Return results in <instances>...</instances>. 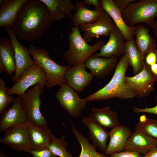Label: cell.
<instances>
[{
	"label": "cell",
	"instance_id": "obj_8",
	"mask_svg": "<svg viewBox=\"0 0 157 157\" xmlns=\"http://www.w3.org/2000/svg\"><path fill=\"white\" fill-rule=\"evenodd\" d=\"M60 86V88L55 95L60 106L74 118L81 115L88 101L85 98H81L74 90L67 83Z\"/></svg>",
	"mask_w": 157,
	"mask_h": 157
},
{
	"label": "cell",
	"instance_id": "obj_32",
	"mask_svg": "<svg viewBox=\"0 0 157 157\" xmlns=\"http://www.w3.org/2000/svg\"><path fill=\"white\" fill-rule=\"evenodd\" d=\"M129 66L128 57L125 53L122 56L118 62L115 69L114 74L110 82L119 84L125 83V73Z\"/></svg>",
	"mask_w": 157,
	"mask_h": 157
},
{
	"label": "cell",
	"instance_id": "obj_23",
	"mask_svg": "<svg viewBox=\"0 0 157 157\" xmlns=\"http://www.w3.org/2000/svg\"><path fill=\"white\" fill-rule=\"evenodd\" d=\"M46 7L54 20L71 18L76 9L70 0H40Z\"/></svg>",
	"mask_w": 157,
	"mask_h": 157
},
{
	"label": "cell",
	"instance_id": "obj_3",
	"mask_svg": "<svg viewBox=\"0 0 157 157\" xmlns=\"http://www.w3.org/2000/svg\"><path fill=\"white\" fill-rule=\"evenodd\" d=\"M28 49L35 63L41 67L46 73L48 88L67 83L65 75L70 65L62 66L54 61L48 52L44 49L39 48L33 43L29 45Z\"/></svg>",
	"mask_w": 157,
	"mask_h": 157
},
{
	"label": "cell",
	"instance_id": "obj_41",
	"mask_svg": "<svg viewBox=\"0 0 157 157\" xmlns=\"http://www.w3.org/2000/svg\"><path fill=\"white\" fill-rule=\"evenodd\" d=\"M150 67L152 72L157 77V63L150 66Z\"/></svg>",
	"mask_w": 157,
	"mask_h": 157
},
{
	"label": "cell",
	"instance_id": "obj_26",
	"mask_svg": "<svg viewBox=\"0 0 157 157\" xmlns=\"http://www.w3.org/2000/svg\"><path fill=\"white\" fill-rule=\"evenodd\" d=\"M98 123L104 128L112 129L119 125L117 113L110 110L109 106L101 108L92 107L90 115Z\"/></svg>",
	"mask_w": 157,
	"mask_h": 157
},
{
	"label": "cell",
	"instance_id": "obj_10",
	"mask_svg": "<svg viewBox=\"0 0 157 157\" xmlns=\"http://www.w3.org/2000/svg\"><path fill=\"white\" fill-rule=\"evenodd\" d=\"M84 33L83 38L87 42L100 36H109L110 31L117 28L109 15L103 10L99 19L95 22L80 25Z\"/></svg>",
	"mask_w": 157,
	"mask_h": 157
},
{
	"label": "cell",
	"instance_id": "obj_38",
	"mask_svg": "<svg viewBox=\"0 0 157 157\" xmlns=\"http://www.w3.org/2000/svg\"><path fill=\"white\" fill-rule=\"evenodd\" d=\"M116 6L121 10L126 8L131 3L136 0H113Z\"/></svg>",
	"mask_w": 157,
	"mask_h": 157
},
{
	"label": "cell",
	"instance_id": "obj_33",
	"mask_svg": "<svg viewBox=\"0 0 157 157\" xmlns=\"http://www.w3.org/2000/svg\"><path fill=\"white\" fill-rule=\"evenodd\" d=\"M8 88L3 79L0 78V113L3 114L11 102L14 100V97L6 93Z\"/></svg>",
	"mask_w": 157,
	"mask_h": 157
},
{
	"label": "cell",
	"instance_id": "obj_18",
	"mask_svg": "<svg viewBox=\"0 0 157 157\" xmlns=\"http://www.w3.org/2000/svg\"><path fill=\"white\" fill-rule=\"evenodd\" d=\"M103 10L109 15L117 28L123 36L126 41L134 39V27L127 26L124 20L121 10L115 5L113 0H101Z\"/></svg>",
	"mask_w": 157,
	"mask_h": 157
},
{
	"label": "cell",
	"instance_id": "obj_13",
	"mask_svg": "<svg viewBox=\"0 0 157 157\" xmlns=\"http://www.w3.org/2000/svg\"><path fill=\"white\" fill-rule=\"evenodd\" d=\"M13 102L12 106L1 114L0 120L1 131L28 122L23 109L21 97L18 96Z\"/></svg>",
	"mask_w": 157,
	"mask_h": 157
},
{
	"label": "cell",
	"instance_id": "obj_40",
	"mask_svg": "<svg viewBox=\"0 0 157 157\" xmlns=\"http://www.w3.org/2000/svg\"><path fill=\"white\" fill-rule=\"evenodd\" d=\"M142 157H157V147H155L142 156Z\"/></svg>",
	"mask_w": 157,
	"mask_h": 157
},
{
	"label": "cell",
	"instance_id": "obj_16",
	"mask_svg": "<svg viewBox=\"0 0 157 157\" xmlns=\"http://www.w3.org/2000/svg\"><path fill=\"white\" fill-rule=\"evenodd\" d=\"M109 39L100 50L95 54L99 57L109 58L112 56H122L125 53L126 41L119 30L117 28L111 30Z\"/></svg>",
	"mask_w": 157,
	"mask_h": 157
},
{
	"label": "cell",
	"instance_id": "obj_30",
	"mask_svg": "<svg viewBox=\"0 0 157 157\" xmlns=\"http://www.w3.org/2000/svg\"><path fill=\"white\" fill-rule=\"evenodd\" d=\"M135 129L144 133L157 142V119L148 118L145 115H142Z\"/></svg>",
	"mask_w": 157,
	"mask_h": 157
},
{
	"label": "cell",
	"instance_id": "obj_17",
	"mask_svg": "<svg viewBox=\"0 0 157 157\" xmlns=\"http://www.w3.org/2000/svg\"><path fill=\"white\" fill-rule=\"evenodd\" d=\"M31 150L48 147L52 134L47 125L28 122L27 124Z\"/></svg>",
	"mask_w": 157,
	"mask_h": 157
},
{
	"label": "cell",
	"instance_id": "obj_29",
	"mask_svg": "<svg viewBox=\"0 0 157 157\" xmlns=\"http://www.w3.org/2000/svg\"><path fill=\"white\" fill-rule=\"evenodd\" d=\"M72 131L81 145V151L78 157H110L96 151V147L89 142L88 140L77 130L74 125Z\"/></svg>",
	"mask_w": 157,
	"mask_h": 157
},
{
	"label": "cell",
	"instance_id": "obj_15",
	"mask_svg": "<svg viewBox=\"0 0 157 157\" xmlns=\"http://www.w3.org/2000/svg\"><path fill=\"white\" fill-rule=\"evenodd\" d=\"M117 63V57L112 56L107 58L93 54L86 60L84 64L94 77L100 78L110 75L115 69Z\"/></svg>",
	"mask_w": 157,
	"mask_h": 157
},
{
	"label": "cell",
	"instance_id": "obj_25",
	"mask_svg": "<svg viewBox=\"0 0 157 157\" xmlns=\"http://www.w3.org/2000/svg\"><path fill=\"white\" fill-rule=\"evenodd\" d=\"M75 5L76 11L71 17L73 25L75 27L95 22L103 10L96 8L93 10L89 9L86 7L84 1H78Z\"/></svg>",
	"mask_w": 157,
	"mask_h": 157
},
{
	"label": "cell",
	"instance_id": "obj_35",
	"mask_svg": "<svg viewBox=\"0 0 157 157\" xmlns=\"http://www.w3.org/2000/svg\"><path fill=\"white\" fill-rule=\"evenodd\" d=\"M110 157H142L141 154L132 151L124 150L123 151L113 154Z\"/></svg>",
	"mask_w": 157,
	"mask_h": 157
},
{
	"label": "cell",
	"instance_id": "obj_24",
	"mask_svg": "<svg viewBox=\"0 0 157 157\" xmlns=\"http://www.w3.org/2000/svg\"><path fill=\"white\" fill-rule=\"evenodd\" d=\"M26 0H3L0 3V27H13L21 7Z\"/></svg>",
	"mask_w": 157,
	"mask_h": 157
},
{
	"label": "cell",
	"instance_id": "obj_27",
	"mask_svg": "<svg viewBox=\"0 0 157 157\" xmlns=\"http://www.w3.org/2000/svg\"><path fill=\"white\" fill-rule=\"evenodd\" d=\"M0 60L6 67L7 74L11 76L15 72L16 62L14 48L10 38L0 39Z\"/></svg>",
	"mask_w": 157,
	"mask_h": 157
},
{
	"label": "cell",
	"instance_id": "obj_21",
	"mask_svg": "<svg viewBox=\"0 0 157 157\" xmlns=\"http://www.w3.org/2000/svg\"><path fill=\"white\" fill-rule=\"evenodd\" d=\"M81 121L89 129L92 144L105 152L107 146V141L110 131H107L104 127L96 122L90 115L83 118Z\"/></svg>",
	"mask_w": 157,
	"mask_h": 157
},
{
	"label": "cell",
	"instance_id": "obj_14",
	"mask_svg": "<svg viewBox=\"0 0 157 157\" xmlns=\"http://www.w3.org/2000/svg\"><path fill=\"white\" fill-rule=\"evenodd\" d=\"M68 85L77 92H81L92 82L94 76L85 70L84 63L70 66L65 75Z\"/></svg>",
	"mask_w": 157,
	"mask_h": 157
},
{
	"label": "cell",
	"instance_id": "obj_39",
	"mask_svg": "<svg viewBox=\"0 0 157 157\" xmlns=\"http://www.w3.org/2000/svg\"><path fill=\"white\" fill-rule=\"evenodd\" d=\"M84 2L86 6H90L92 5L95 7V8L103 10L101 0H84Z\"/></svg>",
	"mask_w": 157,
	"mask_h": 157
},
{
	"label": "cell",
	"instance_id": "obj_44",
	"mask_svg": "<svg viewBox=\"0 0 157 157\" xmlns=\"http://www.w3.org/2000/svg\"><path fill=\"white\" fill-rule=\"evenodd\" d=\"M0 157H7L2 152H1L0 153Z\"/></svg>",
	"mask_w": 157,
	"mask_h": 157
},
{
	"label": "cell",
	"instance_id": "obj_19",
	"mask_svg": "<svg viewBox=\"0 0 157 157\" xmlns=\"http://www.w3.org/2000/svg\"><path fill=\"white\" fill-rule=\"evenodd\" d=\"M157 146L156 140L142 132L135 129L128 139L124 150L135 151L143 156Z\"/></svg>",
	"mask_w": 157,
	"mask_h": 157
},
{
	"label": "cell",
	"instance_id": "obj_4",
	"mask_svg": "<svg viewBox=\"0 0 157 157\" xmlns=\"http://www.w3.org/2000/svg\"><path fill=\"white\" fill-rule=\"evenodd\" d=\"M123 19L129 26L141 23L151 27L157 17V0H141L131 3L121 10Z\"/></svg>",
	"mask_w": 157,
	"mask_h": 157
},
{
	"label": "cell",
	"instance_id": "obj_42",
	"mask_svg": "<svg viewBox=\"0 0 157 157\" xmlns=\"http://www.w3.org/2000/svg\"><path fill=\"white\" fill-rule=\"evenodd\" d=\"M151 27L153 29L156 39L157 41V20L155 21Z\"/></svg>",
	"mask_w": 157,
	"mask_h": 157
},
{
	"label": "cell",
	"instance_id": "obj_37",
	"mask_svg": "<svg viewBox=\"0 0 157 157\" xmlns=\"http://www.w3.org/2000/svg\"><path fill=\"white\" fill-rule=\"evenodd\" d=\"M156 99L157 100V96L156 97ZM133 110L134 113H145L157 115V105L153 107L145 108H140L136 107H134L133 108Z\"/></svg>",
	"mask_w": 157,
	"mask_h": 157
},
{
	"label": "cell",
	"instance_id": "obj_36",
	"mask_svg": "<svg viewBox=\"0 0 157 157\" xmlns=\"http://www.w3.org/2000/svg\"><path fill=\"white\" fill-rule=\"evenodd\" d=\"M144 60L145 62L150 66L157 62V51L156 49L149 52L146 56Z\"/></svg>",
	"mask_w": 157,
	"mask_h": 157
},
{
	"label": "cell",
	"instance_id": "obj_5",
	"mask_svg": "<svg viewBox=\"0 0 157 157\" xmlns=\"http://www.w3.org/2000/svg\"><path fill=\"white\" fill-rule=\"evenodd\" d=\"M43 88L37 83L26 91L21 97L22 105L27 121L39 125H47L40 110Z\"/></svg>",
	"mask_w": 157,
	"mask_h": 157
},
{
	"label": "cell",
	"instance_id": "obj_34",
	"mask_svg": "<svg viewBox=\"0 0 157 157\" xmlns=\"http://www.w3.org/2000/svg\"><path fill=\"white\" fill-rule=\"evenodd\" d=\"M33 157H56L47 147L39 150H31L29 152Z\"/></svg>",
	"mask_w": 157,
	"mask_h": 157
},
{
	"label": "cell",
	"instance_id": "obj_2",
	"mask_svg": "<svg viewBox=\"0 0 157 157\" xmlns=\"http://www.w3.org/2000/svg\"><path fill=\"white\" fill-rule=\"evenodd\" d=\"M68 49L64 52L63 57L71 66L84 63L90 56L100 50L105 43V40L101 39L93 45L88 44L81 35L78 27L72 26L71 31L68 32Z\"/></svg>",
	"mask_w": 157,
	"mask_h": 157
},
{
	"label": "cell",
	"instance_id": "obj_11",
	"mask_svg": "<svg viewBox=\"0 0 157 157\" xmlns=\"http://www.w3.org/2000/svg\"><path fill=\"white\" fill-rule=\"evenodd\" d=\"M5 28L12 41L15 51L16 70L12 81L15 83L25 69L35 63L30 56L28 48L19 41L12 28L6 27Z\"/></svg>",
	"mask_w": 157,
	"mask_h": 157
},
{
	"label": "cell",
	"instance_id": "obj_20",
	"mask_svg": "<svg viewBox=\"0 0 157 157\" xmlns=\"http://www.w3.org/2000/svg\"><path fill=\"white\" fill-rule=\"evenodd\" d=\"M132 133L128 127L120 125L110 131V141L105 152L108 155L124 151L126 142Z\"/></svg>",
	"mask_w": 157,
	"mask_h": 157
},
{
	"label": "cell",
	"instance_id": "obj_1",
	"mask_svg": "<svg viewBox=\"0 0 157 157\" xmlns=\"http://www.w3.org/2000/svg\"><path fill=\"white\" fill-rule=\"evenodd\" d=\"M53 21L47 8L40 0H26L12 28L17 38L30 42L40 39Z\"/></svg>",
	"mask_w": 157,
	"mask_h": 157
},
{
	"label": "cell",
	"instance_id": "obj_6",
	"mask_svg": "<svg viewBox=\"0 0 157 157\" xmlns=\"http://www.w3.org/2000/svg\"><path fill=\"white\" fill-rule=\"evenodd\" d=\"M47 81L46 73L35 63L25 69L15 84L8 88L6 93L9 96L17 95L21 97L31 86L39 83L43 88L46 86Z\"/></svg>",
	"mask_w": 157,
	"mask_h": 157
},
{
	"label": "cell",
	"instance_id": "obj_43",
	"mask_svg": "<svg viewBox=\"0 0 157 157\" xmlns=\"http://www.w3.org/2000/svg\"><path fill=\"white\" fill-rule=\"evenodd\" d=\"M0 72H4L7 73V69L2 63L1 61L0 60Z\"/></svg>",
	"mask_w": 157,
	"mask_h": 157
},
{
	"label": "cell",
	"instance_id": "obj_22",
	"mask_svg": "<svg viewBox=\"0 0 157 157\" xmlns=\"http://www.w3.org/2000/svg\"><path fill=\"white\" fill-rule=\"evenodd\" d=\"M149 27L146 28L142 24H139L134 26L135 43L144 60L149 52L156 49V41L149 34Z\"/></svg>",
	"mask_w": 157,
	"mask_h": 157
},
{
	"label": "cell",
	"instance_id": "obj_31",
	"mask_svg": "<svg viewBox=\"0 0 157 157\" xmlns=\"http://www.w3.org/2000/svg\"><path fill=\"white\" fill-rule=\"evenodd\" d=\"M65 136L63 135L58 138L52 135L48 148L56 156L59 157H76L68 152V144L65 141Z\"/></svg>",
	"mask_w": 157,
	"mask_h": 157
},
{
	"label": "cell",
	"instance_id": "obj_28",
	"mask_svg": "<svg viewBox=\"0 0 157 157\" xmlns=\"http://www.w3.org/2000/svg\"><path fill=\"white\" fill-rule=\"evenodd\" d=\"M125 47V53L127 55L129 66L132 67L134 74L136 75L142 70L144 60L135 46L134 39L126 41Z\"/></svg>",
	"mask_w": 157,
	"mask_h": 157
},
{
	"label": "cell",
	"instance_id": "obj_9",
	"mask_svg": "<svg viewBox=\"0 0 157 157\" xmlns=\"http://www.w3.org/2000/svg\"><path fill=\"white\" fill-rule=\"evenodd\" d=\"M27 123L7 130L0 142L15 151L29 152L31 148L27 127Z\"/></svg>",
	"mask_w": 157,
	"mask_h": 157
},
{
	"label": "cell",
	"instance_id": "obj_7",
	"mask_svg": "<svg viewBox=\"0 0 157 157\" xmlns=\"http://www.w3.org/2000/svg\"><path fill=\"white\" fill-rule=\"evenodd\" d=\"M157 77L151 72L149 66L144 62L143 68L138 74L132 77L125 76L126 85L136 96L142 98L149 94L154 90V85Z\"/></svg>",
	"mask_w": 157,
	"mask_h": 157
},
{
	"label": "cell",
	"instance_id": "obj_12",
	"mask_svg": "<svg viewBox=\"0 0 157 157\" xmlns=\"http://www.w3.org/2000/svg\"><path fill=\"white\" fill-rule=\"evenodd\" d=\"M136 96L126 85L118 84L109 82L102 88L85 97L88 101L105 100L117 98L125 99H132Z\"/></svg>",
	"mask_w": 157,
	"mask_h": 157
}]
</instances>
